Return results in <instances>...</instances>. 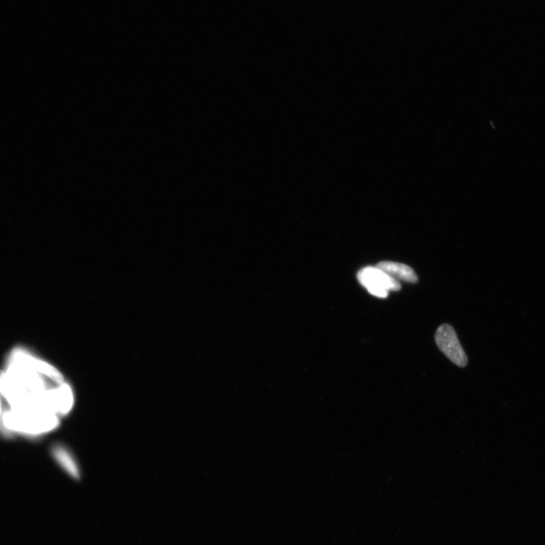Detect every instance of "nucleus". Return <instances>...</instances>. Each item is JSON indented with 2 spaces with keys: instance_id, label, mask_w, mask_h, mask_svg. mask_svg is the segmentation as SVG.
I'll return each mask as SVG.
<instances>
[{
  "instance_id": "nucleus-1",
  "label": "nucleus",
  "mask_w": 545,
  "mask_h": 545,
  "mask_svg": "<svg viewBox=\"0 0 545 545\" xmlns=\"http://www.w3.org/2000/svg\"><path fill=\"white\" fill-rule=\"evenodd\" d=\"M59 423L60 417L57 414L8 408L0 420V430L6 435L18 434L38 437L56 430Z\"/></svg>"
},
{
  "instance_id": "nucleus-2",
  "label": "nucleus",
  "mask_w": 545,
  "mask_h": 545,
  "mask_svg": "<svg viewBox=\"0 0 545 545\" xmlns=\"http://www.w3.org/2000/svg\"><path fill=\"white\" fill-rule=\"evenodd\" d=\"M357 280L369 294L377 298L386 299L389 291H399V282L384 270L376 267H366L357 272Z\"/></svg>"
},
{
  "instance_id": "nucleus-5",
  "label": "nucleus",
  "mask_w": 545,
  "mask_h": 545,
  "mask_svg": "<svg viewBox=\"0 0 545 545\" xmlns=\"http://www.w3.org/2000/svg\"><path fill=\"white\" fill-rule=\"evenodd\" d=\"M377 267L384 270L389 275L394 279L408 282H417L418 281L416 272L409 266L391 261H382Z\"/></svg>"
},
{
  "instance_id": "nucleus-3",
  "label": "nucleus",
  "mask_w": 545,
  "mask_h": 545,
  "mask_svg": "<svg viewBox=\"0 0 545 545\" xmlns=\"http://www.w3.org/2000/svg\"><path fill=\"white\" fill-rule=\"evenodd\" d=\"M435 343L442 353L450 361L460 367L468 364V358L453 327L443 324L435 333Z\"/></svg>"
},
{
  "instance_id": "nucleus-4",
  "label": "nucleus",
  "mask_w": 545,
  "mask_h": 545,
  "mask_svg": "<svg viewBox=\"0 0 545 545\" xmlns=\"http://www.w3.org/2000/svg\"><path fill=\"white\" fill-rule=\"evenodd\" d=\"M51 452L54 461L59 464L65 472L75 479L80 478L81 471L79 466L67 447L60 444H54Z\"/></svg>"
},
{
  "instance_id": "nucleus-6",
  "label": "nucleus",
  "mask_w": 545,
  "mask_h": 545,
  "mask_svg": "<svg viewBox=\"0 0 545 545\" xmlns=\"http://www.w3.org/2000/svg\"><path fill=\"white\" fill-rule=\"evenodd\" d=\"M4 411L5 409L4 408V406H3L2 396L1 394H0V420H1L3 417Z\"/></svg>"
}]
</instances>
